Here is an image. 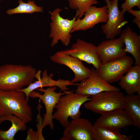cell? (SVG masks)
I'll list each match as a JSON object with an SVG mask.
<instances>
[{"mask_svg":"<svg viewBox=\"0 0 140 140\" xmlns=\"http://www.w3.org/2000/svg\"><path fill=\"white\" fill-rule=\"evenodd\" d=\"M37 71L30 65L7 64L0 66V90H18L33 82Z\"/></svg>","mask_w":140,"mask_h":140,"instance_id":"6da1fadb","label":"cell"},{"mask_svg":"<svg viewBox=\"0 0 140 140\" xmlns=\"http://www.w3.org/2000/svg\"><path fill=\"white\" fill-rule=\"evenodd\" d=\"M24 93L19 90H0V117L13 115L26 124L33 115L31 107Z\"/></svg>","mask_w":140,"mask_h":140,"instance_id":"7a4b0ae2","label":"cell"},{"mask_svg":"<svg viewBox=\"0 0 140 140\" xmlns=\"http://www.w3.org/2000/svg\"><path fill=\"white\" fill-rule=\"evenodd\" d=\"M61 96L56 105V111L53 114V119L59 121L64 127L68 124L69 117L72 119L80 117V108L85 103L89 100L90 96L68 91Z\"/></svg>","mask_w":140,"mask_h":140,"instance_id":"3957f363","label":"cell"},{"mask_svg":"<svg viewBox=\"0 0 140 140\" xmlns=\"http://www.w3.org/2000/svg\"><path fill=\"white\" fill-rule=\"evenodd\" d=\"M83 104L84 108L101 115L114 110L123 109L125 96L120 91H107L91 96Z\"/></svg>","mask_w":140,"mask_h":140,"instance_id":"277c9868","label":"cell"},{"mask_svg":"<svg viewBox=\"0 0 140 140\" xmlns=\"http://www.w3.org/2000/svg\"><path fill=\"white\" fill-rule=\"evenodd\" d=\"M62 10L57 8L53 11H49L51 20L49 37L52 39V47L54 46L59 40L65 46H68L70 42L71 31L76 18L75 17L71 20L64 18L60 15Z\"/></svg>","mask_w":140,"mask_h":140,"instance_id":"5b68a950","label":"cell"},{"mask_svg":"<svg viewBox=\"0 0 140 140\" xmlns=\"http://www.w3.org/2000/svg\"><path fill=\"white\" fill-rule=\"evenodd\" d=\"M133 63L132 58L126 55L101 63L99 68L95 69L100 77L110 84L119 81Z\"/></svg>","mask_w":140,"mask_h":140,"instance_id":"8992f818","label":"cell"},{"mask_svg":"<svg viewBox=\"0 0 140 140\" xmlns=\"http://www.w3.org/2000/svg\"><path fill=\"white\" fill-rule=\"evenodd\" d=\"M56 89V87L55 86L48 87L45 89L43 88H39L36 90L43 92V94L34 90L29 95V97L39 98L45 106L46 113L44 115L43 119L41 126L43 130L45 127L49 125L51 130H54V125L53 122L54 109L58 102L61 96L67 92L61 93L60 92L57 93L55 92Z\"/></svg>","mask_w":140,"mask_h":140,"instance_id":"52a82bcc","label":"cell"},{"mask_svg":"<svg viewBox=\"0 0 140 140\" xmlns=\"http://www.w3.org/2000/svg\"><path fill=\"white\" fill-rule=\"evenodd\" d=\"M108 8V20L101 27L106 39L115 38L120 34L122 27L128 22L124 20L123 14L118 7V0H105Z\"/></svg>","mask_w":140,"mask_h":140,"instance_id":"ba28073f","label":"cell"},{"mask_svg":"<svg viewBox=\"0 0 140 140\" xmlns=\"http://www.w3.org/2000/svg\"><path fill=\"white\" fill-rule=\"evenodd\" d=\"M65 128L61 140H95L94 125L88 119H72Z\"/></svg>","mask_w":140,"mask_h":140,"instance_id":"9c48e42d","label":"cell"},{"mask_svg":"<svg viewBox=\"0 0 140 140\" xmlns=\"http://www.w3.org/2000/svg\"><path fill=\"white\" fill-rule=\"evenodd\" d=\"M62 51L81 61L92 64L96 69L101 64L98 56L97 46L80 39L77 40L70 48Z\"/></svg>","mask_w":140,"mask_h":140,"instance_id":"30bf717a","label":"cell"},{"mask_svg":"<svg viewBox=\"0 0 140 140\" xmlns=\"http://www.w3.org/2000/svg\"><path fill=\"white\" fill-rule=\"evenodd\" d=\"M50 59L54 63L67 66L73 72L74 77L71 81L72 83L81 82L88 78L90 74L91 69L86 67L81 61L63 53L62 51L51 55Z\"/></svg>","mask_w":140,"mask_h":140,"instance_id":"8fae6325","label":"cell"},{"mask_svg":"<svg viewBox=\"0 0 140 140\" xmlns=\"http://www.w3.org/2000/svg\"><path fill=\"white\" fill-rule=\"evenodd\" d=\"M91 70L89 77L78 84L75 93L91 96L104 91L120 90L119 88L108 83L100 77L94 68Z\"/></svg>","mask_w":140,"mask_h":140,"instance_id":"7c38bea8","label":"cell"},{"mask_svg":"<svg viewBox=\"0 0 140 140\" xmlns=\"http://www.w3.org/2000/svg\"><path fill=\"white\" fill-rule=\"evenodd\" d=\"M82 19H76L71 33L92 29L100 23H106L108 17L107 5L100 7L92 5L85 12Z\"/></svg>","mask_w":140,"mask_h":140,"instance_id":"4fadbf2b","label":"cell"},{"mask_svg":"<svg viewBox=\"0 0 140 140\" xmlns=\"http://www.w3.org/2000/svg\"><path fill=\"white\" fill-rule=\"evenodd\" d=\"M41 73L40 70L37 71L35 76V78H37V80L31 83L26 87L18 90L24 93L28 100L29 99L30 94L38 88L55 86L58 87L64 92L66 93L69 90L67 86H77L78 84L72 83L68 80L59 79L57 80H54L52 78V74L50 75H48L46 69H45L43 72L42 77H40Z\"/></svg>","mask_w":140,"mask_h":140,"instance_id":"5bb4252c","label":"cell"},{"mask_svg":"<svg viewBox=\"0 0 140 140\" xmlns=\"http://www.w3.org/2000/svg\"><path fill=\"white\" fill-rule=\"evenodd\" d=\"M94 125L119 131L122 128L134 125V124L124 110L121 109L101 115Z\"/></svg>","mask_w":140,"mask_h":140,"instance_id":"9a60e30c","label":"cell"},{"mask_svg":"<svg viewBox=\"0 0 140 140\" xmlns=\"http://www.w3.org/2000/svg\"><path fill=\"white\" fill-rule=\"evenodd\" d=\"M124 45L120 37L101 42L97 47L98 56L101 63L126 55Z\"/></svg>","mask_w":140,"mask_h":140,"instance_id":"2e32d148","label":"cell"},{"mask_svg":"<svg viewBox=\"0 0 140 140\" xmlns=\"http://www.w3.org/2000/svg\"><path fill=\"white\" fill-rule=\"evenodd\" d=\"M120 37L123 42L125 52L131 54L135 60V65L140 66V36L129 26L121 31Z\"/></svg>","mask_w":140,"mask_h":140,"instance_id":"e0dca14e","label":"cell"},{"mask_svg":"<svg viewBox=\"0 0 140 140\" xmlns=\"http://www.w3.org/2000/svg\"><path fill=\"white\" fill-rule=\"evenodd\" d=\"M119 81L120 86L127 95L140 94V66H132Z\"/></svg>","mask_w":140,"mask_h":140,"instance_id":"ac0fdd59","label":"cell"},{"mask_svg":"<svg viewBox=\"0 0 140 140\" xmlns=\"http://www.w3.org/2000/svg\"><path fill=\"white\" fill-rule=\"evenodd\" d=\"M6 121H10L12 125L6 130H0V140H14L15 136L17 132L24 131L26 129V123L14 115H8L0 117V124Z\"/></svg>","mask_w":140,"mask_h":140,"instance_id":"d6986e66","label":"cell"},{"mask_svg":"<svg viewBox=\"0 0 140 140\" xmlns=\"http://www.w3.org/2000/svg\"><path fill=\"white\" fill-rule=\"evenodd\" d=\"M132 120L135 127L140 128V94L125 96L123 109Z\"/></svg>","mask_w":140,"mask_h":140,"instance_id":"ffe728a7","label":"cell"},{"mask_svg":"<svg viewBox=\"0 0 140 140\" xmlns=\"http://www.w3.org/2000/svg\"><path fill=\"white\" fill-rule=\"evenodd\" d=\"M94 132L95 140H130L132 138L131 136L122 134L118 131L94 125Z\"/></svg>","mask_w":140,"mask_h":140,"instance_id":"44dd1931","label":"cell"},{"mask_svg":"<svg viewBox=\"0 0 140 140\" xmlns=\"http://www.w3.org/2000/svg\"><path fill=\"white\" fill-rule=\"evenodd\" d=\"M19 4L15 8L8 10L6 12L7 14L11 15L17 13L32 14L35 12H42L43 9L41 6H38L32 0H29L27 3L22 0H19Z\"/></svg>","mask_w":140,"mask_h":140,"instance_id":"7402d4cb","label":"cell"},{"mask_svg":"<svg viewBox=\"0 0 140 140\" xmlns=\"http://www.w3.org/2000/svg\"><path fill=\"white\" fill-rule=\"evenodd\" d=\"M69 6L72 9L76 10L75 17L81 18L87 10L91 6L97 4V0H67Z\"/></svg>","mask_w":140,"mask_h":140,"instance_id":"603a6c76","label":"cell"},{"mask_svg":"<svg viewBox=\"0 0 140 140\" xmlns=\"http://www.w3.org/2000/svg\"><path fill=\"white\" fill-rule=\"evenodd\" d=\"M125 2L122 4L121 12L124 14L126 12L132 9L135 6H137L140 9V0H125Z\"/></svg>","mask_w":140,"mask_h":140,"instance_id":"cb8c5ba5","label":"cell"},{"mask_svg":"<svg viewBox=\"0 0 140 140\" xmlns=\"http://www.w3.org/2000/svg\"><path fill=\"white\" fill-rule=\"evenodd\" d=\"M127 12L135 17L132 22L135 23L140 30V10H134L132 9L128 11Z\"/></svg>","mask_w":140,"mask_h":140,"instance_id":"d4e9b609","label":"cell"},{"mask_svg":"<svg viewBox=\"0 0 140 140\" xmlns=\"http://www.w3.org/2000/svg\"><path fill=\"white\" fill-rule=\"evenodd\" d=\"M26 140H38V134L37 131H34L30 128L27 132Z\"/></svg>","mask_w":140,"mask_h":140,"instance_id":"484cf974","label":"cell"},{"mask_svg":"<svg viewBox=\"0 0 140 140\" xmlns=\"http://www.w3.org/2000/svg\"><path fill=\"white\" fill-rule=\"evenodd\" d=\"M3 0H0V1H2Z\"/></svg>","mask_w":140,"mask_h":140,"instance_id":"4316f807","label":"cell"}]
</instances>
